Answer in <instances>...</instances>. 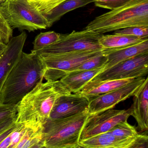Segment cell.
I'll return each mask as SVG.
<instances>
[{"instance_id":"1","label":"cell","mask_w":148,"mask_h":148,"mask_svg":"<svg viewBox=\"0 0 148 148\" xmlns=\"http://www.w3.org/2000/svg\"><path fill=\"white\" fill-rule=\"evenodd\" d=\"M43 80L17 104L16 123L43 127L57 99L70 93L59 80L45 83Z\"/></svg>"},{"instance_id":"2","label":"cell","mask_w":148,"mask_h":148,"mask_svg":"<svg viewBox=\"0 0 148 148\" xmlns=\"http://www.w3.org/2000/svg\"><path fill=\"white\" fill-rule=\"evenodd\" d=\"M44 71L39 56L23 52L1 89L0 104H17L43 79Z\"/></svg>"},{"instance_id":"3","label":"cell","mask_w":148,"mask_h":148,"mask_svg":"<svg viewBox=\"0 0 148 148\" xmlns=\"http://www.w3.org/2000/svg\"><path fill=\"white\" fill-rule=\"evenodd\" d=\"M135 27H148V0H130L96 17L84 29L103 34Z\"/></svg>"},{"instance_id":"4","label":"cell","mask_w":148,"mask_h":148,"mask_svg":"<svg viewBox=\"0 0 148 148\" xmlns=\"http://www.w3.org/2000/svg\"><path fill=\"white\" fill-rule=\"evenodd\" d=\"M89 116L87 110L67 118L48 119L43 126L44 148L75 147L78 144Z\"/></svg>"},{"instance_id":"5","label":"cell","mask_w":148,"mask_h":148,"mask_svg":"<svg viewBox=\"0 0 148 148\" xmlns=\"http://www.w3.org/2000/svg\"><path fill=\"white\" fill-rule=\"evenodd\" d=\"M0 13L12 29L21 32L50 27L43 15L27 0H5L0 4Z\"/></svg>"},{"instance_id":"6","label":"cell","mask_w":148,"mask_h":148,"mask_svg":"<svg viewBox=\"0 0 148 148\" xmlns=\"http://www.w3.org/2000/svg\"><path fill=\"white\" fill-rule=\"evenodd\" d=\"M103 34L84 29L73 31L61 34V39L55 43L37 51L31 52L39 56L54 55L75 52L102 50L99 40Z\"/></svg>"},{"instance_id":"7","label":"cell","mask_w":148,"mask_h":148,"mask_svg":"<svg viewBox=\"0 0 148 148\" xmlns=\"http://www.w3.org/2000/svg\"><path fill=\"white\" fill-rule=\"evenodd\" d=\"M102 53V50H93L39 56L44 67L43 78L48 82L60 80L83 62Z\"/></svg>"},{"instance_id":"8","label":"cell","mask_w":148,"mask_h":148,"mask_svg":"<svg viewBox=\"0 0 148 148\" xmlns=\"http://www.w3.org/2000/svg\"><path fill=\"white\" fill-rule=\"evenodd\" d=\"M148 74V53L122 62L105 69L90 82L144 77Z\"/></svg>"},{"instance_id":"9","label":"cell","mask_w":148,"mask_h":148,"mask_svg":"<svg viewBox=\"0 0 148 148\" xmlns=\"http://www.w3.org/2000/svg\"><path fill=\"white\" fill-rule=\"evenodd\" d=\"M146 78H136L125 86L99 95L88 98L87 112L89 116L95 115L114 108L116 104L129 98L137 92Z\"/></svg>"},{"instance_id":"10","label":"cell","mask_w":148,"mask_h":148,"mask_svg":"<svg viewBox=\"0 0 148 148\" xmlns=\"http://www.w3.org/2000/svg\"><path fill=\"white\" fill-rule=\"evenodd\" d=\"M131 108L127 110H108L95 115L89 116L82 130L80 141L108 132L131 116Z\"/></svg>"},{"instance_id":"11","label":"cell","mask_w":148,"mask_h":148,"mask_svg":"<svg viewBox=\"0 0 148 148\" xmlns=\"http://www.w3.org/2000/svg\"><path fill=\"white\" fill-rule=\"evenodd\" d=\"M89 100L79 93H69L60 96L52 108L50 120L63 119L74 116L87 110Z\"/></svg>"},{"instance_id":"12","label":"cell","mask_w":148,"mask_h":148,"mask_svg":"<svg viewBox=\"0 0 148 148\" xmlns=\"http://www.w3.org/2000/svg\"><path fill=\"white\" fill-rule=\"evenodd\" d=\"M27 37L24 31L12 37L0 58V91L8 75L21 58Z\"/></svg>"},{"instance_id":"13","label":"cell","mask_w":148,"mask_h":148,"mask_svg":"<svg viewBox=\"0 0 148 148\" xmlns=\"http://www.w3.org/2000/svg\"><path fill=\"white\" fill-rule=\"evenodd\" d=\"M131 116L138 123V128L142 131H147L148 129V78L139 90L134 95L133 103L130 107Z\"/></svg>"},{"instance_id":"14","label":"cell","mask_w":148,"mask_h":148,"mask_svg":"<svg viewBox=\"0 0 148 148\" xmlns=\"http://www.w3.org/2000/svg\"><path fill=\"white\" fill-rule=\"evenodd\" d=\"M147 40L148 38H140L125 35L103 34L99 40V42L102 48L103 53L107 55Z\"/></svg>"},{"instance_id":"15","label":"cell","mask_w":148,"mask_h":148,"mask_svg":"<svg viewBox=\"0 0 148 148\" xmlns=\"http://www.w3.org/2000/svg\"><path fill=\"white\" fill-rule=\"evenodd\" d=\"M104 68L105 66H103L93 70L67 74L59 81L70 93H79L88 83L103 71Z\"/></svg>"},{"instance_id":"16","label":"cell","mask_w":148,"mask_h":148,"mask_svg":"<svg viewBox=\"0 0 148 148\" xmlns=\"http://www.w3.org/2000/svg\"><path fill=\"white\" fill-rule=\"evenodd\" d=\"M148 53V40L138 44L117 50L107 55V60L104 70L118 63Z\"/></svg>"},{"instance_id":"17","label":"cell","mask_w":148,"mask_h":148,"mask_svg":"<svg viewBox=\"0 0 148 148\" xmlns=\"http://www.w3.org/2000/svg\"><path fill=\"white\" fill-rule=\"evenodd\" d=\"M135 79L129 78L120 80H107L97 82H89L79 93L88 98L105 94L121 88L130 83Z\"/></svg>"},{"instance_id":"18","label":"cell","mask_w":148,"mask_h":148,"mask_svg":"<svg viewBox=\"0 0 148 148\" xmlns=\"http://www.w3.org/2000/svg\"><path fill=\"white\" fill-rule=\"evenodd\" d=\"M78 144L87 148H124L129 145L123 143L110 131L79 141Z\"/></svg>"},{"instance_id":"19","label":"cell","mask_w":148,"mask_h":148,"mask_svg":"<svg viewBox=\"0 0 148 148\" xmlns=\"http://www.w3.org/2000/svg\"><path fill=\"white\" fill-rule=\"evenodd\" d=\"M95 0H67L50 10L48 13L43 14L47 21L50 27L63 16L76 9L84 7Z\"/></svg>"},{"instance_id":"20","label":"cell","mask_w":148,"mask_h":148,"mask_svg":"<svg viewBox=\"0 0 148 148\" xmlns=\"http://www.w3.org/2000/svg\"><path fill=\"white\" fill-rule=\"evenodd\" d=\"M109 131L127 145L135 140L139 135L135 127L129 124L127 121L118 123Z\"/></svg>"},{"instance_id":"21","label":"cell","mask_w":148,"mask_h":148,"mask_svg":"<svg viewBox=\"0 0 148 148\" xmlns=\"http://www.w3.org/2000/svg\"><path fill=\"white\" fill-rule=\"evenodd\" d=\"M26 125V130L15 148H30L42 140L43 127Z\"/></svg>"},{"instance_id":"22","label":"cell","mask_w":148,"mask_h":148,"mask_svg":"<svg viewBox=\"0 0 148 148\" xmlns=\"http://www.w3.org/2000/svg\"><path fill=\"white\" fill-rule=\"evenodd\" d=\"M61 34L54 31L40 33L36 36L33 42V51H37L45 48L56 42L61 39Z\"/></svg>"},{"instance_id":"23","label":"cell","mask_w":148,"mask_h":148,"mask_svg":"<svg viewBox=\"0 0 148 148\" xmlns=\"http://www.w3.org/2000/svg\"><path fill=\"white\" fill-rule=\"evenodd\" d=\"M107 60V56L102 53L99 55L87 60L75 68L70 71L67 74L88 71L105 66Z\"/></svg>"},{"instance_id":"24","label":"cell","mask_w":148,"mask_h":148,"mask_svg":"<svg viewBox=\"0 0 148 148\" xmlns=\"http://www.w3.org/2000/svg\"><path fill=\"white\" fill-rule=\"evenodd\" d=\"M13 36V29L0 13V44L7 46Z\"/></svg>"},{"instance_id":"25","label":"cell","mask_w":148,"mask_h":148,"mask_svg":"<svg viewBox=\"0 0 148 148\" xmlns=\"http://www.w3.org/2000/svg\"><path fill=\"white\" fill-rule=\"evenodd\" d=\"M114 34L131 36L140 38H148V27H130L116 30Z\"/></svg>"},{"instance_id":"26","label":"cell","mask_w":148,"mask_h":148,"mask_svg":"<svg viewBox=\"0 0 148 148\" xmlns=\"http://www.w3.org/2000/svg\"><path fill=\"white\" fill-rule=\"evenodd\" d=\"M130 0H95V5L103 8L113 10L127 3Z\"/></svg>"},{"instance_id":"27","label":"cell","mask_w":148,"mask_h":148,"mask_svg":"<svg viewBox=\"0 0 148 148\" xmlns=\"http://www.w3.org/2000/svg\"><path fill=\"white\" fill-rule=\"evenodd\" d=\"M17 104H0V122L16 116Z\"/></svg>"},{"instance_id":"28","label":"cell","mask_w":148,"mask_h":148,"mask_svg":"<svg viewBox=\"0 0 148 148\" xmlns=\"http://www.w3.org/2000/svg\"><path fill=\"white\" fill-rule=\"evenodd\" d=\"M124 148H148V137L145 133L139 134L135 140Z\"/></svg>"},{"instance_id":"29","label":"cell","mask_w":148,"mask_h":148,"mask_svg":"<svg viewBox=\"0 0 148 148\" xmlns=\"http://www.w3.org/2000/svg\"><path fill=\"white\" fill-rule=\"evenodd\" d=\"M16 123L17 125L14 130L0 143V148H8L10 145L12 140L18 133L21 125V123Z\"/></svg>"},{"instance_id":"30","label":"cell","mask_w":148,"mask_h":148,"mask_svg":"<svg viewBox=\"0 0 148 148\" xmlns=\"http://www.w3.org/2000/svg\"><path fill=\"white\" fill-rule=\"evenodd\" d=\"M16 116L10 117L0 122V134L8 128L15 123Z\"/></svg>"},{"instance_id":"31","label":"cell","mask_w":148,"mask_h":148,"mask_svg":"<svg viewBox=\"0 0 148 148\" xmlns=\"http://www.w3.org/2000/svg\"><path fill=\"white\" fill-rule=\"evenodd\" d=\"M17 125V124L16 123H15L13 125L10 126L6 130L3 131L2 133L0 134V143H1L16 128Z\"/></svg>"},{"instance_id":"32","label":"cell","mask_w":148,"mask_h":148,"mask_svg":"<svg viewBox=\"0 0 148 148\" xmlns=\"http://www.w3.org/2000/svg\"><path fill=\"white\" fill-rule=\"evenodd\" d=\"M30 148H44L43 139L42 140L32 146Z\"/></svg>"},{"instance_id":"33","label":"cell","mask_w":148,"mask_h":148,"mask_svg":"<svg viewBox=\"0 0 148 148\" xmlns=\"http://www.w3.org/2000/svg\"><path fill=\"white\" fill-rule=\"evenodd\" d=\"M6 47V46H4V45L0 44V58H1V56H2L3 54Z\"/></svg>"},{"instance_id":"34","label":"cell","mask_w":148,"mask_h":148,"mask_svg":"<svg viewBox=\"0 0 148 148\" xmlns=\"http://www.w3.org/2000/svg\"><path fill=\"white\" fill-rule=\"evenodd\" d=\"M73 148H87L84 147H83V146H81V145H79V144H77Z\"/></svg>"},{"instance_id":"35","label":"cell","mask_w":148,"mask_h":148,"mask_svg":"<svg viewBox=\"0 0 148 148\" xmlns=\"http://www.w3.org/2000/svg\"><path fill=\"white\" fill-rule=\"evenodd\" d=\"M74 147L73 146H68V147H59L56 148H73Z\"/></svg>"},{"instance_id":"36","label":"cell","mask_w":148,"mask_h":148,"mask_svg":"<svg viewBox=\"0 0 148 148\" xmlns=\"http://www.w3.org/2000/svg\"><path fill=\"white\" fill-rule=\"evenodd\" d=\"M5 1V0H0V2L2 1Z\"/></svg>"}]
</instances>
